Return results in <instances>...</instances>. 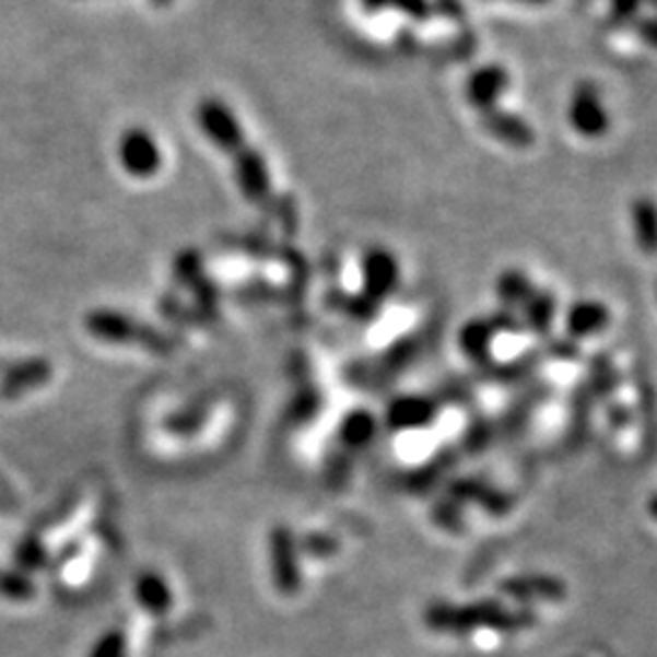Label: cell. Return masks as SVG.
<instances>
[{
  "instance_id": "obj_9",
  "label": "cell",
  "mask_w": 657,
  "mask_h": 657,
  "mask_svg": "<svg viewBox=\"0 0 657 657\" xmlns=\"http://www.w3.org/2000/svg\"><path fill=\"white\" fill-rule=\"evenodd\" d=\"M400 414L407 417H402L397 424H424L431 414V409L422 400H402L392 407V417H400Z\"/></svg>"
},
{
  "instance_id": "obj_2",
  "label": "cell",
  "mask_w": 657,
  "mask_h": 657,
  "mask_svg": "<svg viewBox=\"0 0 657 657\" xmlns=\"http://www.w3.org/2000/svg\"><path fill=\"white\" fill-rule=\"evenodd\" d=\"M570 122L577 129L579 134L585 137H597L607 129V113L601 107L599 95L591 89H582L575 98L573 105H570Z\"/></svg>"
},
{
  "instance_id": "obj_14",
  "label": "cell",
  "mask_w": 657,
  "mask_h": 657,
  "mask_svg": "<svg viewBox=\"0 0 657 657\" xmlns=\"http://www.w3.org/2000/svg\"><path fill=\"white\" fill-rule=\"evenodd\" d=\"M650 509H653L650 514H655V516H657V497L650 502Z\"/></svg>"
},
{
  "instance_id": "obj_6",
  "label": "cell",
  "mask_w": 657,
  "mask_h": 657,
  "mask_svg": "<svg viewBox=\"0 0 657 657\" xmlns=\"http://www.w3.org/2000/svg\"><path fill=\"white\" fill-rule=\"evenodd\" d=\"M607 325V309L597 305V303H582L573 307L567 317V329L575 333V337H587V333H595L601 327Z\"/></svg>"
},
{
  "instance_id": "obj_10",
  "label": "cell",
  "mask_w": 657,
  "mask_h": 657,
  "mask_svg": "<svg viewBox=\"0 0 657 657\" xmlns=\"http://www.w3.org/2000/svg\"><path fill=\"white\" fill-rule=\"evenodd\" d=\"M488 341H490V331L484 329V325H470L466 329V337H462V347H466V351L476 353L488 347Z\"/></svg>"
},
{
  "instance_id": "obj_13",
  "label": "cell",
  "mask_w": 657,
  "mask_h": 657,
  "mask_svg": "<svg viewBox=\"0 0 657 657\" xmlns=\"http://www.w3.org/2000/svg\"><path fill=\"white\" fill-rule=\"evenodd\" d=\"M365 3H368L371 8H380V3H385V0H365Z\"/></svg>"
},
{
  "instance_id": "obj_7",
  "label": "cell",
  "mask_w": 657,
  "mask_h": 657,
  "mask_svg": "<svg viewBox=\"0 0 657 657\" xmlns=\"http://www.w3.org/2000/svg\"><path fill=\"white\" fill-rule=\"evenodd\" d=\"M484 125H488V129L494 137L504 139V142L512 146H526L531 142V129L526 127L519 117L497 113V115H490Z\"/></svg>"
},
{
  "instance_id": "obj_5",
  "label": "cell",
  "mask_w": 657,
  "mask_h": 657,
  "mask_svg": "<svg viewBox=\"0 0 657 657\" xmlns=\"http://www.w3.org/2000/svg\"><path fill=\"white\" fill-rule=\"evenodd\" d=\"M397 280V263L390 254L373 251L365 261V288L371 295H385Z\"/></svg>"
},
{
  "instance_id": "obj_11",
  "label": "cell",
  "mask_w": 657,
  "mask_h": 657,
  "mask_svg": "<svg viewBox=\"0 0 657 657\" xmlns=\"http://www.w3.org/2000/svg\"><path fill=\"white\" fill-rule=\"evenodd\" d=\"M117 655H120V650H117V645H115L113 638H105L98 645V650H95V657H117Z\"/></svg>"
},
{
  "instance_id": "obj_12",
  "label": "cell",
  "mask_w": 657,
  "mask_h": 657,
  "mask_svg": "<svg viewBox=\"0 0 657 657\" xmlns=\"http://www.w3.org/2000/svg\"><path fill=\"white\" fill-rule=\"evenodd\" d=\"M643 37L648 39V42H653V45L657 47V23L645 25V27H643Z\"/></svg>"
},
{
  "instance_id": "obj_4",
  "label": "cell",
  "mask_w": 657,
  "mask_h": 657,
  "mask_svg": "<svg viewBox=\"0 0 657 657\" xmlns=\"http://www.w3.org/2000/svg\"><path fill=\"white\" fill-rule=\"evenodd\" d=\"M506 89V73L502 69H482L468 83V98L472 105L490 107Z\"/></svg>"
},
{
  "instance_id": "obj_3",
  "label": "cell",
  "mask_w": 657,
  "mask_h": 657,
  "mask_svg": "<svg viewBox=\"0 0 657 657\" xmlns=\"http://www.w3.org/2000/svg\"><path fill=\"white\" fill-rule=\"evenodd\" d=\"M230 152L236 156V176H239V186L242 190L249 196L251 200H261L268 192V171L261 159H258L254 152H249L242 142H236Z\"/></svg>"
},
{
  "instance_id": "obj_1",
  "label": "cell",
  "mask_w": 657,
  "mask_h": 657,
  "mask_svg": "<svg viewBox=\"0 0 657 657\" xmlns=\"http://www.w3.org/2000/svg\"><path fill=\"white\" fill-rule=\"evenodd\" d=\"M120 161L132 176H154L161 166L159 144L144 129H129L120 142Z\"/></svg>"
},
{
  "instance_id": "obj_8",
  "label": "cell",
  "mask_w": 657,
  "mask_h": 657,
  "mask_svg": "<svg viewBox=\"0 0 657 657\" xmlns=\"http://www.w3.org/2000/svg\"><path fill=\"white\" fill-rule=\"evenodd\" d=\"M635 232L645 249H657V210L655 204L641 202L635 208Z\"/></svg>"
}]
</instances>
